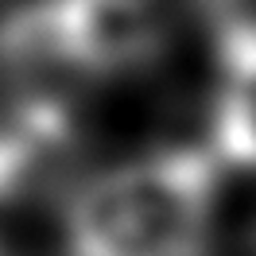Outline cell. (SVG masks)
<instances>
[{"instance_id": "7a4b0ae2", "label": "cell", "mask_w": 256, "mask_h": 256, "mask_svg": "<svg viewBox=\"0 0 256 256\" xmlns=\"http://www.w3.org/2000/svg\"><path fill=\"white\" fill-rule=\"evenodd\" d=\"M43 12L54 66L124 74L160 47V12L152 0H43Z\"/></svg>"}, {"instance_id": "5b68a950", "label": "cell", "mask_w": 256, "mask_h": 256, "mask_svg": "<svg viewBox=\"0 0 256 256\" xmlns=\"http://www.w3.org/2000/svg\"><path fill=\"white\" fill-rule=\"evenodd\" d=\"M0 256H16V252H12V248H8V244H4V240H0Z\"/></svg>"}, {"instance_id": "6da1fadb", "label": "cell", "mask_w": 256, "mask_h": 256, "mask_svg": "<svg viewBox=\"0 0 256 256\" xmlns=\"http://www.w3.org/2000/svg\"><path fill=\"white\" fill-rule=\"evenodd\" d=\"M214 152L163 148L90 178L66 210V256H210Z\"/></svg>"}, {"instance_id": "277c9868", "label": "cell", "mask_w": 256, "mask_h": 256, "mask_svg": "<svg viewBox=\"0 0 256 256\" xmlns=\"http://www.w3.org/2000/svg\"><path fill=\"white\" fill-rule=\"evenodd\" d=\"M210 152L218 163L256 171V24L233 28L222 43Z\"/></svg>"}, {"instance_id": "3957f363", "label": "cell", "mask_w": 256, "mask_h": 256, "mask_svg": "<svg viewBox=\"0 0 256 256\" xmlns=\"http://www.w3.org/2000/svg\"><path fill=\"white\" fill-rule=\"evenodd\" d=\"M74 148V116L58 97L28 94L0 112V206L35 194Z\"/></svg>"}]
</instances>
